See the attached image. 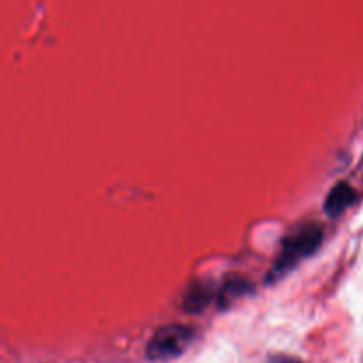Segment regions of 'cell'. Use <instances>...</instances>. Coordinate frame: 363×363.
I'll list each match as a JSON object with an SVG mask.
<instances>
[{"mask_svg":"<svg viewBox=\"0 0 363 363\" xmlns=\"http://www.w3.org/2000/svg\"><path fill=\"white\" fill-rule=\"evenodd\" d=\"M323 243V229L315 223H305L300 225L293 234L284 240L282 252H280V257L277 259L275 268H273L272 275L268 279H280V277L286 275L289 269H293L303 259L311 257L312 254H315L319 247Z\"/></svg>","mask_w":363,"mask_h":363,"instance_id":"cell-1","label":"cell"},{"mask_svg":"<svg viewBox=\"0 0 363 363\" xmlns=\"http://www.w3.org/2000/svg\"><path fill=\"white\" fill-rule=\"evenodd\" d=\"M195 339V330L184 325H167L156 330L145 346V357L152 362H165L181 357Z\"/></svg>","mask_w":363,"mask_h":363,"instance_id":"cell-2","label":"cell"},{"mask_svg":"<svg viewBox=\"0 0 363 363\" xmlns=\"http://www.w3.org/2000/svg\"><path fill=\"white\" fill-rule=\"evenodd\" d=\"M354 202H357V190L350 183L342 181V183H337L330 190L328 197L325 201V213L328 216H332V218H337L347 208H351Z\"/></svg>","mask_w":363,"mask_h":363,"instance_id":"cell-3","label":"cell"},{"mask_svg":"<svg viewBox=\"0 0 363 363\" xmlns=\"http://www.w3.org/2000/svg\"><path fill=\"white\" fill-rule=\"evenodd\" d=\"M209 301H211V291L204 284H194L184 293L183 308L186 312H191V314H197V312H202L208 307Z\"/></svg>","mask_w":363,"mask_h":363,"instance_id":"cell-4","label":"cell"},{"mask_svg":"<svg viewBox=\"0 0 363 363\" xmlns=\"http://www.w3.org/2000/svg\"><path fill=\"white\" fill-rule=\"evenodd\" d=\"M245 286H247L245 280H229V282H225V286L222 287L218 296L220 307H225V305H229L234 298L241 296V294L245 293V289H247Z\"/></svg>","mask_w":363,"mask_h":363,"instance_id":"cell-5","label":"cell"},{"mask_svg":"<svg viewBox=\"0 0 363 363\" xmlns=\"http://www.w3.org/2000/svg\"><path fill=\"white\" fill-rule=\"evenodd\" d=\"M268 363H303L294 357H286V354H275L268 360Z\"/></svg>","mask_w":363,"mask_h":363,"instance_id":"cell-6","label":"cell"}]
</instances>
